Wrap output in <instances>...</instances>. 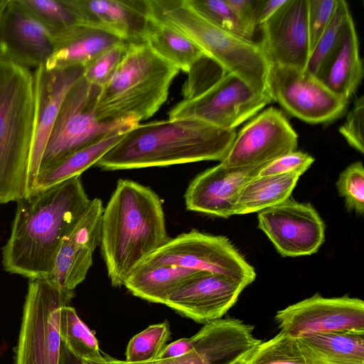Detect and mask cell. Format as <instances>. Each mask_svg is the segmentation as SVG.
<instances>
[{
	"label": "cell",
	"mask_w": 364,
	"mask_h": 364,
	"mask_svg": "<svg viewBox=\"0 0 364 364\" xmlns=\"http://www.w3.org/2000/svg\"><path fill=\"white\" fill-rule=\"evenodd\" d=\"M123 41L106 30L80 23L58 41L56 50L43 65L47 68L85 67Z\"/></svg>",
	"instance_id": "cell-22"
},
{
	"label": "cell",
	"mask_w": 364,
	"mask_h": 364,
	"mask_svg": "<svg viewBox=\"0 0 364 364\" xmlns=\"http://www.w3.org/2000/svg\"><path fill=\"white\" fill-rule=\"evenodd\" d=\"M85 67L47 68L41 65L33 71L36 93V124L32 143L28 194L33 191L42 156L63 100L70 88L82 77Z\"/></svg>",
	"instance_id": "cell-19"
},
{
	"label": "cell",
	"mask_w": 364,
	"mask_h": 364,
	"mask_svg": "<svg viewBox=\"0 0 364 364\" xmlns=\"http://www.w3.org/2000/svg\"><path fill=\"white\" fill-rule=\"evenodd\" d=\"M253 330L237 318H218L204 323L191 337L193 348L179 357L139 363L104 357L108 364H238L262 341Z\"/></svg>",
	"instance_id": "cell-14"
},
{
	"label": "cell",
	"mask_w": 364,
	"mask_h": 364,
	"mask_svg": "<svg viewBox=\"0 0 364 364\" xmlns=\"http://www.w3.org/2000/svg\"><path fill=\"white\" fill-rule=\"evenodd\" d=\"M336 186L340 196L345 200L347 209L358 215L364 213V168L356 161L346 168L339 175Z\"/></svg>",
	"instance_id": "cell-36"
},
{
	"label": "cell",
	"mask_w": 364,
	"mask_h": 364,
	"mask_svg": "<svg viewBox=\"0 0 364 364\" xmlns=\"http://www.w3.org/2000/svg\"><path fill=\"white\" fill-rule=\"evenodd\" d=\"M168 236L162 202L149 187L119 179L104 209L102 255L114 287L164 245Z\"/></svg>",
	"instance_id": "cell-3"
},
{
	"label": "cell",
	"mask_w": 364,
	"mask_h": 364,
	"mask_svg": "<svg viewBox=\"0 0 364 364\" xmlns=\"http://www.w3.org/2000/svg\"><path fill=\"white\" fill-rule=\"evenodd\" d=\"M186 1L198 14L213 25L247 39L235 14L225 0H186Z\"/></svg>",
	"instance_id": "cell-37"
},
{
	"label": "cell",
	"mask_w": 364,
	"mask_h": 364,
	"mask_svg": "<svg viewBox=\"0 0 364 364\" xmlns=\"http://www.w3.org/2000/svg\"><path fill=\"white\" fill-rule=\"evenodd\" d=\"M236 132L195 119L138 124L95 164L106 171L135 169L225 158Z\"/></svg>",
	"instance_id": "cell-2"
},
{
	"label": "cell",
	"mask_w": 364,
	"mask_h": 364,
	"mask_svg": "<svg viewBox=\"0 0 364 364\" xmlns=\"http://www.w3.org/2000/svg\"><path fill=\"white\" fill-rule=\"evenodd\" d=\"M59 334L61 343L80 359L93 360L103 356L95 334L71 306L61 309Z\"/></svg>",
	"instance_id": "cell-31"
},
{
	"label": "cell",
	"mask_w": 364,
	"mask_h": 364,
	"mask_svg": "<svg viewBox=\"0 0 364 364\" xmlns=\"http://www.w3.org/2000/svg\"><path fill=\"white\" fill-rule=\"evenodd\" d=\"M149 2L152 18L188 37L224 73L237 75L258 92L268 93L269 63L259 43L213 25L198 14L186 0Z\"/></svg>",
	"instance_id": "cell-6"
},
{
	"label": "cell",
	"mask_w": 364,
	"mask_h": 364,
	"mask_svg": "<svg viewBox=\"0 0 364 364\" xmlns=\"http://www.w3.org/2000/svg\"><path fill=\"white\" fill-rule=\"evenodd\" d=\"M82 23L106 30L127 43H145L149 0H70Z\"/></svg>",
	"instance_id": "cell-21"
},
{
	"label": "cell",
	"mask_w": 364,
	"mask_h": 364,
	"mask_svg": "<svg viewBox=\"0 0 364 364\" xmlns=\"http://www.w3.org/2000/svg\"><path fill=\"white\" fill-rule=\"evenodd\" d=\"M144 40L158 55L188 73L198 62L208 57L183 33L151 15Z\"/></svg>",
	"instance_id": "cell-26"
},
{
	"label": "cell",
	"mask_w": 364,
	"mask_h": 364,
	"mask_svg": "<svg viewBox=\"0 0 364 364\" xmlns=\"http://www.w3.org/2000/svg\"><path fill=\"white\" fill-rule=\"evenodd\" d=\"M267 85L272 101L291 115L309 124L336 119L348 103L316 77L298 68L269 65Z\"/></svg>",
	"instance_id": "cell-11"
},
{
	"label": "cell",
	"mask_w": 364,
	"mask_h": 364,
	"mask_svg": "<svg viewBox=\"0 0 364 364\" xmlns=\"http://www.w3.org/2000/svg\"><path fill=\"white\" fill-rule=\"evenodd\" d=\"M296 339L308 364H364V332L314 333Z\"/></svg>",
	"instance_id": "cell-23"
},
{
	"label": "cell",
	"mask_w": 364,
	"mask_h": 364,
	"mask_svg": "<svg viewBox=\"0 0 364 364\" xmlns=\"http://www.w3.org/2000/svg\"><path fill=\"white\" fill-rule=\"evenodd\" d=\"M142 262L219 274L239 280L247 287L256 278L254 267L228 238L196 230L170 238Z\"/></svg>",
	"instance_id": "cell-10"
},
{
	"label": "cell",
	"mask_w": 364,
	"mask_h": 364,
	"mask_svg": "<svg viewBox=\"0 0 364 364\" xmlns=\"http://www.w3.org/2000/svg\"><path fill=\"white\" fill-rule=\"evenodd\" d=\"M126 132H116L108 135L41 169L37 174L33 191L31 194L50 188L75 176H81L85 171L95 165L110 149L122 139Z\"/></svg>",
	"instance_id": "cell-27"
},
{
	"label": "cell",
	"mask_w": 364,
	"mask_h": 364,
	"mask_svg": "<svg viewBox=\"0 0 364 364\" xmlns=\"http://www.w3.org/2000/svg\"><path fill=\"white\" fill-rule=\"evenodd\" d=\"M239 364H308L296 338L279 331L257 345Z\"/></svg>",
	"instance_id": "cell-33"
},
{
	"label": "cell",
	"mask_w": 364,
	"mask_h": 364,
	"mask_svg": "<svg viewBox=\"0 0 364 364\" xmlns=\"http://www.w3.org/2000/svg\"><path fill=\"white\" fill-rule=\"evenodd\" d=\"M198 272L175 265L141 262L130 273L124 286L135 296L164 304L171 293Z\"/></svg>",
	"instance_id": "cell-25"
},
{
	"label": "cell",
	"mask_w": 364,
	"mask_h": 364,
	"mask_svg": "<svg viewBox=\"0 0 364 364\" xmlns=\"http://www.w3.org/2000/svg\"><path fill=\"white\" fill-rule=\"evenodd\" d=\"M169 337V325L166 321L150 325L131 338L127 346L125 361L139 363L158 359Z\"/></svg>",
	"instance_id": "cell-34"
},
{
	"label": "cell",
	"mask_w": 364,
	"mask_h": 364,
	"mask_svg": "<svg viewBox=\"0 0 364 364\" xmlns=\"http://www.w3.org/2000/svg\"><path fill=\"white\" fill-rule=\"evenodd\" d=\"M297 144L298 135L282 112L270 107L240 129L220 163L238 168L264 166L296 151Z\"/></svg>",
	"instance_id": "cell-13"
},
{
	"label": "cell",
	"mask_w": 364,
	"mask_h": 364,
	"mask_svg": "<svg viewBox=\"0 0 364 364\" xmlns=\"http://www.w3.org/2000/svg\"><path fill=\"white\" fill-rule=\"evenodd\" d=\"M73 297L48 278L29 279L15 364H60V311Z\"/></svg>",
	"instance_id": "cell-8"
},
{
	"label": "cell",
	"mask_w": 364,
	"mask_h": 364,
	"mask_svg": "<svg viewBox=\"0 0 364 364\" xmlns=\"http://www.w3.org/2000/svg\"><path fill=\"white\" fill-rule=\"evenodd\" d=\"M90 200L81 176L18 200L11 234L2 247L5 271L29 279L49 278L63 240Z\"/></svg>",
	"instance_id": "cell-1"
},
{
	"label": "cell",
	"mask_w": 364,
	"mask_h": 364,
	"mask_svg": "<svg viewBox=\"0 0 364 364\" xmlns=\"http://www.w3.org/2000/svg\"><path fill=\"white\" fill-rule=\"evenodd\" d=\"M104 209L101 199L90 200L67 238L93 253L101 243Z\"/></svg>",
	"instance_id": "cell-35"
},
{
	"label": "cell",
	"mask_w": 364,
	"mask_h": 364,
	"mask_svg": "<svg viewBox=\"0 0 364 364\" xmlns=\"http://www.w3.org/2000/svg\"><path fill=\"white\" fill-rule=\"evenodd\" d=\"M239 364V363H238Z\"/></svg>",
	"instance_id": "cell-46"
},
{
	"label": "cell",
	"mask_w": 364,
	"mask_h": 364,
	"mask_svg": "<svg viewBox=\"0 0 364 364\" xmlns=\"http://www.w3.org/2000/svg\"><path fill=\"white\" fill-rule=\"evenodd\" d=\"M351 18L347 2L338 0L331 21L310 53L306 72L318 79L321 76L342 46Z\"/></svg>",
	"instance_id": "cell-29"
},
{
	"label": "cell",
	"mask_w": 364,
	"mask_h": 364,
	"mask_svg": "<svg viewBox=\"0 0 364 364\" xmlns=\"http://www.w3.org/2000/svg\"><path fill=\"white\" fill-rule=\"evenodd\" d=\"M338 0H308L310 53L331 21Z\"/></svg>",
	"instance_id": "cell-39"
},
{
	"label": "cell",
	"mask_w": 364,
	"mask_h": 364,
	"mask_svg": "<svg viewBox=\"0 0 364 364\" xmlns=\"http://www.w3.org/2000/svg\"><path fill=\"white\" fill-rule=\"evenodd\" d=\"M259 26V43L269 65L305 70L310 55L308 0H286Z\"/></svg>",
	"instance_id": "cell-16"
},
{
	"label": "cell",
	"mask_w": 364,
	"mask_h": 364,
	"mask_svg": "<svg viewBox=\"0 0 364 364\" xmlns=\"http://www.w3.org/2000/svg\"><path fill=\"white\" fill-rule=\"evenodd\" d=\"M235 14L246 38H252L257 26L258 0H225Z\"/></svg>",
	"instance_id": "cell-42"
},
{
	"label": "cell",
	"mask_w": 364,
	"mask_h": 364,
	"mask_svg": "<svg viewBox=\"0 0 364 364\" xmlns=\"http://www.w3.org/2000/svg\"><path fill=\"white\" fill-rule=\"evenodd\" d=\"M258 228L282 257L311 255L325 240V225L316 209L307 203L289 198L258 213Z\"/></svg>",
	"instance_id": "cell-15"
},
{
	"label": "cell",
	"mask_w": 364,
	"mask_h": 364,
	"mask_svg": "<svg viewBox=\"0 0 364 364\" xmlns=\"http://www.w3.org/2000/svg\"><path fill=\"white\" fill-rule=\"evenodd\" d=\"M223 73L196 95L174 105L169 119H195L233 130L272 101L268 93L255 91L237 75Z\"/></svg>",
	"instance_id": "cell-9"
},
{
	"label": "cell",
	"mask_w": 364,
	"mask_h": 364,
	"mask_svg": "<svg viewBox=\"0 0 364 364\" xmlns=\"http://www.w3.org/2000/svg\"><path fill=\"white\" fill-rule=\"evenodd\" d=\"M128 43L123 41L104 52L85 67L83 77L90 84L102 87L123 58Z\"/></svg>",
	"instance_id": "cell-38"
},
{
	"label": "cell",
	"mask_w": 364,
	"mask_h": 364,
	"mask_svg": "<svg viewBox=\"0 0 364 364\" xmlns=\"http://www.w3.org/2000/svg\"><path fill=\"white\" fill-rule=\"evenodd\" d=\"M56 48L55 36L22 0H8L0 24V54L36 68L45 65Z\"/></svg>",
	"instance_id": "cell-18"
},
{
	"label": "cell",
	"mask_w": 364,
	"mask_h": 364,
	"mask_svg": "<svg viewBox=\"0 0 364 364\" xmlns=\"http://www.w3.org/2000/svg\"><path fill=\"white\" fill-rule=\"evenodd\" d=\"M193 348L191 338H183L166 346L158 359H169L183 355Z\"/></svg>",
	"instance_id": "cell-43"
},
{
	"label": "cell",
	"mask_w": 364,
	"mask_h": 364,
	"mask_svg": "<svg viewBox=\"0 0 364 364\" xmlns=\"http://www.w3.org/2000/svg\"><path fill=\"white\" fill-rule=\"evenodd\" d=\"M280 331L292 338L337 331L364 332V301L348 296L326 298L319 294L278 311Z\"/></svg>",
	"instance_id": "cell-12"
},
{
	"label": "cell",
	"mask_w": 364,
	"mask_h": 364,
	"mask_svg": "<svg viewBox=\"0 0 364 364\" xmlns=\"http://www.w3.org/2000/svg\"><path fill=\"white\" fill-rule=\"evenodd\" d=\"M363 75L358 38L352 17L342 46L318 80L334 95L348 102L360 85Z\"/></svg>",
	"instance_id": "cell-24"
},
{
	"label": "cell",
	"mask_w": 364,
	"mask_h": 364,
	"mask_svg": "<svg viewBox=\"0 0 364 364\" xmlns=\"http://www.w3.org/2000/svg\"><path fill=\"white\" fill-rule=\"evenodd\" d=\"M92 255L88 249L75 245L66 237L48 279L63 289L74 291L85 280L92 264Z\"/></svg>",
	"instance_id": "cell-30"
},
{
	"label": "cell",
	"mask_w": 364,
	"mask_h": 364,
	"mask_svg": "<svg viewBox=\"0 0 364 364\" xmlns=\"http://www.w3.org/2000/svg\"><path fill=\"white\" fill-rule=\"evenodd\" d=\"M179 69L146 43H128L127 51L109 80L100 88L95 114L100 121L152 117L167 100Z\"/></svg>",
	"instance_id": "cell-5"
},
{
	"label": "cell",
	"mask_w": 364,
	"mask_h": 364,
	"mask_svg": "<svg viewBox=\"0 0 364 364\" xmlns=\"http://www.w3.org/2000/svg\"><path fill=\"white\" fill-rule=\"evenodd\" d=\"M363 122L364 97L362 95L355 101L346 122L338 129L348 144L360 154L364 152Z\"/></svg>",
	"instance_id": "cell-41"
},
{
	"label": "cell",
	"mask_w": 364,
	"mask_h": 364,
	"mask_svg": "<svg viewBox=\"0 0 364 364\" xmlns=\"http://www.w3.org/2000/svg\"><path fill=\"white\" fill-rule=\"evenodd\" d=\"M286 0H258L257 26L269 20L285 3Z\"/></svg>",
	"instance_id": "cell-44"
},
{
	"label": "cell",
	"mask_w": 364,
	"mask_h": 364,
	"mask_svg": "<svg viewBox=\"0 0 364 364\" xmlns=\"http://www.w3.org/2000/svg\"><path fill=\"white\" fill-rule=\"evenodd\" d=\"M22 2L55 36L57 46L63 36L82 23L70 0H22Z\"/></svg>",
	"instance_id": "cell-32"
},
{
	"label": "cell",
	"mask_w": 364,
	"mask_h": 364,
	"mask_svg": "<svg viewBox=\"0 0 364 364\" xmlns=\"http://www.w3.org/2000/svg\"><path fill=\"white\" fill-rule=\"evenodd\" d=\"M264 166L229 167L220 162L206 169L189 183L184 195L186 209L225 218L234 215L240 191Z\"/></svg>",
	"instance_id": "cell-20"
},
{
	"label": "cell",
	"mask_w": 364,
	"mask_h": 364,
	"mask_svg": "<svg viewBox=\"0 0 364 364\" xmlns=\"http://www.w3.org/2000/svg\"><path fill=\"white\" fill-rule=\"evenodd\" d=\"M247 286L225 275L199 271L178 287L164 304L196 322L221 318Z\"/></svg>",
	"instance_id": "cell-17"
},
{
	"label": "cell",
	"mask_w": 364,
	"mask_h": 364,
	"mask_svg": "<svg viewBox=\"0 0 364 364\" xmlns=\"http://www.w3.org/2000/svg\"><path fill=\"white\" fill-rule=\"evenodd\" d=\"M314 158L303 151H294L266 164L257 176L297 174L301 176L314 163Z\"/></svg>",
	"instance_id": "cell-40"
},
{
	"label": "cell",
	"mask_w": 364,
	"mask_h": 364,
	"mask_svg": "<svg viewBox=\"0 0 364 364\" xmlns=\"http://www.w3.org/2000/svg\"><path fill=\"white\" fill-rule=\"evenodd\" d=\"M100 88L83 75L70 88L49 136L39 171L108 135L127 132L139 124L132 118L97 119L95 106Z\"/></svg>",
	"instance_id": "cell-7"
},
{
	"label": "cell",
	"mask_w": 364,
	"mask_h": 364,
	"mask_svg": "<svg viewBox=\"0 0 364 364\" xmlns=\"http://www.w3.org/2000/svg\"><path fill=\"white\" fill-rule=\"evenodd\" d=\"M297 174L256 176L240 191L235 215L259 213L278 205L289 198L299 178Z\"/></svg>",
	"instance_id": "cell-28"
},
{
	"label": "cell",
	"mask_w": 364,
	"mask_h": 364,
	"mask_svg": "<svg viewBox=\"0 0 364 364\" xmlns=\"http://www.w3.org/2000/svg\"><path fill=\"white\" fill-rule=\"evenodd\" d=\"M36 106L33 71L0 54V204L27 196Z\"/></svg>",
	"instance_id": "cell-4"
},
{
	"label": "cell",
	"mask_w": 364,
	"mask_h": 364,
	"mask_svg": "<svg viewBox=\"0 0 364 364\" xmlns=\"http://www.w3.org/2000/svg\"><path fill=\"white\" fill-rule=\"evenodd\" d=\"M82 363L83 364H108L104 356L97 359L82 360Z\"/></svg>",
	"instance_id": "cell-45"
}]
</instances>
